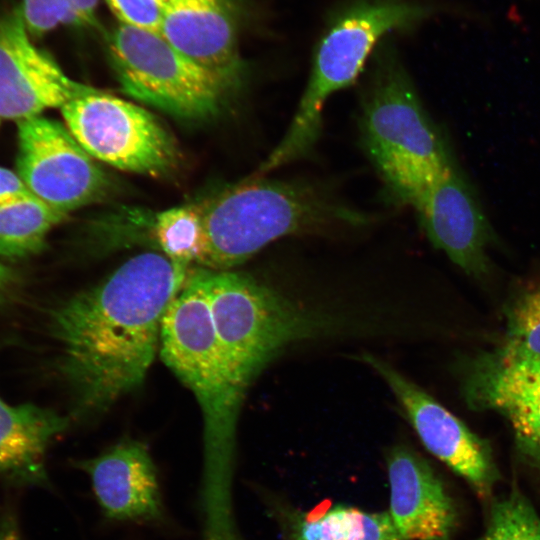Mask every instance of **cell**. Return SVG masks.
Masks as SVG:
<instances>
[{"label": "cell", "mask_w": 540, "mask_h": 540, "mask_svg": "<svg viewBox=\"0 0 540 540\" xmlns=\"http://www.w3.org/2000/svg\"><path fill=\"white\" fill-rule=\"evenodd\" d=\"M161 3H164V2H167V1H170V0H159Z\"/></svg>", "instance_id": "obj_29"}, {"label": "cell", "mask_w": 540, "mask_h": 540, "mask_svg": "<svg viewBox=\"0 0 540 540\" xmlns=\"http://www.w3.org/2000/svg\"><path fill=\"white\" fill-rule=\"evenodd\" d=\"M161 36L184 56L215 75L232 93L246 78L238 49L231 0H170L162 3Z\"/></svg>", "instance_id": "obj_14"}, {"label": "cell", "mask_w": 540, "mask_h": 540, "mask_svg": "<svg viewBox=\"0 0 540 540\" xmlns=\"http://www.w3.org/2000/svg\"><path fill=\"white\" fill-rule=\"evenodd\" d=\"M432 13L404 0H359L340 11L318 42L310 78L284 137L260 166L267 173L308 155L319 138L328 98L354 83L376 44Z\"/></svg>", "instance_id": "obj_5"}, {"label": "cell", "mask_w": 540, "mask_h": 540, "mask_svg": "<svg viewBox=\"0 0 540 540\" xmlns=\"http://www.w3.org/2000/svg\"><path fill=\"white\" fill-rule=\"evenodd\" d=\"M403 203L415 210L434 247L466 274L482 278L490 272L487 250L497 236L456 164L417 187Z\"/></svg>", "instance_id": "obj_10"}, {"label": "cell", "mask_w": 540, "mask_h": 540, "mask_svg": "<svg viewBox=\"0 0 540 540\" xmlns=\"http://www.w3.org/2000/svg\"><path fill=\"white\" fill-rule=\"evenodd\" d=\"M364 147L375 166L412 163L434 170L453 165L449 146L432 122L393 52L382 51L361 118Z\"/></svg>", "instance_id": "obj_8"}, {"label": "cell", "mask_w": 540, "mask_h": 540, "mask_svg": "<svg viewBox=\"0 0 540 540\" xmlns=\"http://www.w3.org/2000/svg\"><path fill=\"white\" fill-rule=\"evenodd\" d=\"M361 359L388 384L423 446L464 478L480 498H488L499 479L490 445L386 361L371 354Z\"/></svg>", "instance_id": "obj_11"}, {"label": "cell", "mask_w": 540, "mask_h": 540, "mask_svg": "<svg viewBox=\"0 0 540 540\" xmlns=\"http://www.w3.org/2000/svg\"><path fill=\"white\" fill-rule=\"evenodd\" d=\"M388 513L404 540H450L457 525L453 500L430 464L405 445L386 458Z\"/></svg>", "instance_id": "obj_16"}, {"label": "cell", "mask_w": 540, "mask_h": 540, "mask_svg": "<svg viewBox=\"0 0 540 540\" xmlns=\"http://www.w3.org/2000/svg\"><path fill=\"white\" fill-rule=\"evenodd\" d=\"M474 410H494L507 418L517 447L527 457L540 445V359L513 357L500 349L480 356L464 381Z\"/></svg>", "instance_id": "obj_15"}, {"label": "cell", "mask_w": 540, "mask_h": 540, "mask_svg": "<svg viewBox=\"0 0 540 540\" xmlns=\"http://www.w3.org/2000/svg\"><path fill=\"white\" fill-rule=\"evenodd\" d=\"M75 25H93L99 0H65Z\"/></svg>", "instance_id": "obj_26"}, {"label": "cell", "mask_w": 540, "mask_h": 540, "mask_svg": "<svg viewBox=\"0 0 540 540\" xmlns=\"http://www.w3.org/2000/svg\"><path fill=\"white\" fill-rule=\"evenodd\" d=\"M118 22L159 32L163 4L159 0H105Z\"/></svg>", "instance_id": "obj_24"}, {"label": "cell", "mask_w": 540, "mask_h": 540, "mask_svg": "<svg viewBox=\"0 0 540 540\" xmlns=\"http://www.w3.org/2000/svg\"><path fill=\"white\" fill-rule=\"evenodd\" d=\"M0 540H22L16 516L11 509L5 510L0 516Z\"/></svg>", "instance_id": "obj_27"}, {"label": "cell", "mask_w": 540, "mask_h": 540, "mask_svg": "<svg viewBox=\"0 0 540 540\" xmlns=\"http://www.w3.org/2000/svg\"><path fill=\"white\" fill-rule=\"evenodd\" d=\"M182 285L164 254L144 252L51 310L59 373L78 414L97 415L141 386Z\"/></svg>", "instance_id": "obj_1"}, {"label": "cell", "mask_w": 540, "mask_h": 540, "mask_svg": "<svg viewBox=\"0 0 540 540\" xmlns=\"http://www.w3.org/2000/svg\"><path fill=\"white\" fill-rule=\"evenodd\" d=\"M106 44L121 89L179 119L217 115L232 93L212 73L168 43L159 32L117 22Z\"/></svg>", "instance_id": "obj_6"}, {"label": "cell", "mask_w": 540, "mask_h": 540, "mask_svg": "<svg viewBox=\"0 0 540 540\" xmlns=\"http://www.w3.org/2000/svg\"><path fill=\"white\" fill-rule=\"evenodd\" d=\"M67 218L37 197L0 207V259L20 260L40 252L49 232Z\"/></svg>", "instance_id": "obj_19"}, {"label": "cell", "mask_w": 540, "mask_h": 540, "mask_svg": "<svg viewBox=\"0 0 540 540\" xmlns=\"http://www.w3.org/2000/svg\"><path fill=\"white\" fill-rule=\"evenodd\" d=\"M154 236L184 283L192 263H198L204 249V229L200 205H184L156 215Z\"/></svg>", "instance_id": "obj_20"}, {"label": "cell", "mask_w": 540, "mask_h": 540, "mask_svg": "<svg viewBox=\"0 0 540 540\" xmlns=\"http://www.w3.org/2000/svg\"><path fill=\"white\" fill-rule=\"evenodd\" d=\"M159 355L191 390L202 412L201 536L235 540L240 533L233 505L237 423L247 390L223 354L205 296L190 270L164 314Z\"/></svg>", "instance_id": "obj_2"}, {"label": "cell", "mask_w": 540, "mask_h": 540, "mask_svg": "<svg viewBox=\"0 0 540 540\" xmlns=\"http://www.w3.org/2000/svg\"><path fill=\"white\" fill-rule=\"evenodd\" d=\"M16 283L17 276L15 272L0 262V302L12 292Z\"/></svg>", "instance_id": "obj_28"}, {"label": "cell", "mask_w": 540, "mask_h": 540, "mask_svg": "<svg viewBox=\"0 0 540 540\" xmlns=\"http://www.w3.org/2000/svg\"><path fill=\"white\" fill-rule=\"evenodd\" d=\"M60 109L66 127L91 157L154 178L180 169L183 157L176 138L141 106L94 89Z\"/></svg>", "instance_id": "obj_7"}, {"label": "cell", "mask_w": 540, "mask_h": 540, "mask_svg": "<svg viewBox=\"0 0 540 540\" xmlns=\"http://www.w3.org/2000/svg\"><path fill=\"white\" fill-rule=\"evenodd\" d=\"M73 467L90 480L105 518L120 523L159 525L166 519L158 472L147 445L125 438Z\"/></svg>", "instance_id": "obj_13"}, {"label": "cell", "mask_w": 540, "mask_h": 540, "mask_svg": "<svg viewBox=\"0 0 540 540\" xmlns=\"http://www.w3.org/2000/svg\"><path fill=\"white\" fill-rule=\"evenodd\" d=\"M21 11L31 36H41L60 24H74L65 0H22Z\"/></svg>", "instance_id": "obj_23"}, {"label": "cell", "mask_w": 540, "mask_h": 540, "mask_svg": "<svg viewBox=\"0 0 540 540\" xmlns=\"http://www.w3.org/2000/svg\"><path fill=\"white\" fill-rule=\"evenodd\" d=\"M506 335L501 348L513 357L540 359V285L515 296L506 308Z\"/></svg>", "instance_id": "obj_21"}, {"label": "cell", "mask_w": 540, "mask_h": 540, "mask_svg": "<svg viewBox=\"0 0 540 540\" xmlns=\"http://www.w3.org/2000/svg\"><path fill=\"white\" fill-rule=\"evenodd\" d=\"M190 272L205 296L223 354L246 390L289 346L347 326L338 315L309 308L244 272L202 266Z\"/></svg>", "instance_id": "obj_4"}, {"label": "cell", "mask_w": 540, "mask_h": 540, "mask_svg": "<svg viewBox=\"0 0 540 540\" xmlns=\"http://www.w3.org/2000/svg\"><path fill=\"white\" fill-rule=\"evenodd\" d=\"M478 540H540V516L518 488L495 500Z\"/></svg>", "instance_id": "obj_22"}, {"label": "cell", "mask_w": 540, "mask_h": 540, "mask_svg": "<svg viewBox=\"0 0 540 540\" xmlns=\"http://www.w3.org/2000/svg\"><path fill=\"white\" fill-rule=\"evenodd\" d=\"M200 208L204 249L198 264L215 270H231L281 237L368 221L321 188L257 175Z\"/></svg>", "instance_id": "obj_3"}, {"label": "cell", "mask_w": 540, "mask_h": 540, "mask_svg": "<svg viewBox=\"0 0 540 540\" xmlns=\"http://www.w3.org/2000/svg\"><path fill=\"white\" fill-rule=\"evenodd\" d=\"M34 197L24 181L9 169L0 167V207Z\"/></svg>", "instance_id": "obj_25"}, {"label": "cell", "mask_w": 540, "mask_h": 540, "mask_svg": "<svg viewBox=\"0 0 540 540\" xmlns=\"http://www.w3.org/2000/svg\"><path fill=\"white\" fill-rule=\"evenodd\" d=\"M94 89L71 80L32 42L21 8L0 17V118L18 122Z\"/></svg>", "instance_id": "obj_12"}, {"label": "cell", "mask_w": 540, "mask_h": 540, "mask_svg": "<svg viewBox=\"0 0 540 540\" xmlns=\"http://www.w3.org/2000/svg\"><path fill=\"white\" fill-rule=\"evenodd\" d=\"M273 510L284 540H404L388 511L342 504L309 512L279 506Z\"/></svg>", "instance_id": "obj_18"}, {"label": "cell", "mask_w": 540, "mask_h": 540, "mask_svg": "<svg viewBox=\"0 0 540 540\" xmlns=\"http://www.w3.org/2000/svg\"><path fill=\"white\" fill-rule=\"evenodd\" d=\"M17 137V173L52 208L67 214L110 193V179L66 125L37 115L17 122Z\"/></svg>", "instance_id": "obj_9"}, {"label": "cell", "mask_w": 540, "mask_h": 540, "mask_svg": "<svg viewBox=\"0 0 540 540\" xmlns=\"http://www.w3.org/2000/svg\"><path fill=\"white\" fill-rule=\"evenodd\" d=\"M69 419L32 403L10 405L0 397V478L18 487L51 488L46 452Z\"/></svg>", "instance_id": "obj_17"}]
</instances>
